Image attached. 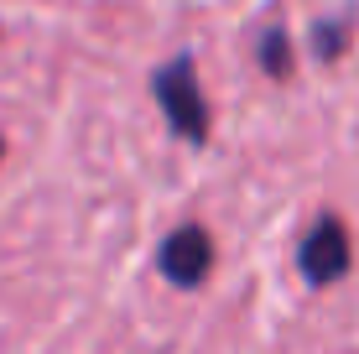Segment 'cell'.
I'll return each mask as SVG.
<instances>
[{"label":"cell","instance_id":"3957f363","mask_svg":"<svg viewBox=\"0 0 359 354\" xmlns=\"http://www.w3.org/2000/svg\"><path fill=\"white\" fill-rule=\"evenodd\" d=\"M156 271L167 276L177 292H193L214 276V235L203 224H177L156 245Z\"/></svg>","mask_w":359,"mask_h":354},{"label":"cell","instance_id":"6da1fadb","mask_svg":"<svg viewBox=\"0 0 359 354\" xmlns=\"http://www.w3.org/2000/svg\"><path fill=\"white\" fill-rule=\"evenodd\" d=\"M151 100L167 115V125H172V136H177V141L203 146L208 136H214L208 94H203V83H198V63H193L188 53H177L172 63L151 68Z\"/></svg>","mask_w":359,"mask_h":354},{"label":"cell","instance_id":"8992f818","mask_svg":"<svg viewBox=\"0 0 359 354\" xmlns=\"http://www.w3.org/2000/svg\"><path fill=\"white\" fill-rule=\"evenodd\" d=\"M0 162H6V136H0Z\"/></svg>","mask_w":359,"mask_h":354},{"label":"cell","instance_id":"7a4b0ae2","mask_svg":"<svg viewBox=\"0 0 359 354\" xmlns=\"http://www.w3.org/2000/svg\"><path fill=\"white\" fill-rule=\"evenodd\" d=\"M354 266V245H349V229H344L339 214H318L313 229L302 235L297 245V271L307 276V287H333L344 282Z\"/></svg>","mask_w":359,"mask_h":354},{"label":"cell","instance_id":"277c9868","mask_svg":"<svg viewBox=\"0 0 359 354\" xmlns=\"http://www.w3.org/2000/svg\"><path fill=\"white\" fill-rule=\"evenodd\" d=\"M255 57H261L266 79H276V83L292 79V36H287V27H281V21H271V27L261 32V42H255Z\"/></svg>","mask_w":359,"mask_h":354},{"label":"cell","instance_id":"5b68a950","mask_svg":"<svg viewBox=\"0 0 359 354\" xmlns=\"http://www.w3.org/2000/svg\"><path fill=\"white\" fill-rule=\"evenodd\" d=\"M349 36H354L349 21H318V32H313V53L323 57V63H333V57H344Z\"/></svg>","mask_w":359,"mask_h":354}]
</instances>
